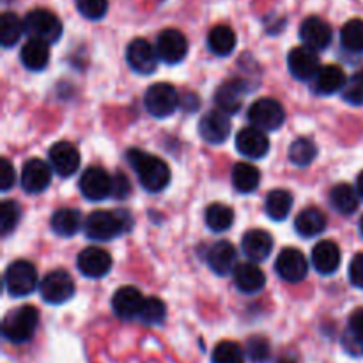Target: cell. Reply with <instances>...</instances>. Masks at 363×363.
Wrapping results in <instances>:
<instances>
[{
	"instance_id": "44dd1931",
	"label": "cell",
	"mask_w": 363,
	"mask_h": 363,
	"mask_svg": "<svg viewBox=\"0 0 363 363\" xmlns=\"http://www.w3.org/2000/svg\"><path fill=\"white\" fill-rule=\"evenodd\" d=\"M236 149L248 158H264L269 151V140L264 131L248 126L236 135Z\"/></svg>"
},
{
	"instance_id": "f6af8a7d",
	"label": "cell",
	"mask_w": 363,
	"mask_h": 363,
	"mask_svg": "<svg viewBox=\"0 0 363 363\" xmlns=\"http://www.w3.org/2000/svg\"><path fill=\"white\" fill-rule=\"evenodd\" d=\"M14 181H16V174H14L13 165L7 158H2L0 160V190H11L14 186Z\"/></svg>"
},
{
	"instance_id": "5b68a950",
	"label": "cell",
	"mask_w": 363,
	"mask_h": 363,
	"mask_svg": "<svg viewBox=\"0 0 363 363\" xmlns=\"http://www.w3.org/2000/svg\"><path fill=\"white\" fill-rule=\"evenodd\" d=\"M4 280H6V289L11 296L23 298L34 293L38 286V272L32 262L14 261L7 266Z\"/></svg>"
},
{
	"instance_id": "c3c4849f",
	"label": "cell",
	"mask_w": 363,
	"mask_h": 363,
	"mask_svg": "<svg viewBox=\"0 0 363 363\" xmlns=\"http://www.w3.org/2000/svg\"><path fill=\"white\" fill-rule=\"evenodd\" d=\"M357 191H358V195L363 199V170L358 174V177H357Z\"/></svg>"
},
{
	"instance_id": "4dcf8cb0",
	"label": "cell",
	"mask_w": 363,
	"mask_h": 363,
	"mask_svg": "<svg viewBox=\"0 0 363 363\" xmlns=\"http://www.w3.org/2000/svg\"><path fill=\"white\" fill-rule=\"evenodd\" d=\"M84 220L78 209H59L52 216V230L60 238H71L80 230Z\"/></svg>"
},
{
	"instance_id": "e575fe53",
	"label": "cell",
	"mask_w": 363,
	"mask_h": 363,
	"mask_svg": "<svg viewBox=\"0 0 363 363\" xmlns=\"http://www.w3.org/2000/svg\"><path fill=\"white\" fill-rule=\"evenodd\" d=\"M23 32L25 23L16 13L7 11L2 14V18H0V43H2L4 48H11V46L16 45Z\"/></svg>"
},
{
	"instance_id": "ac0fdd59",
	"label": "cell",
	"mask_w": 363,
	"mask_h": 363,
	"mask_svg": "<svg viewBox=\"0 0 363 363\" xmlns=\"http://www.w3.org/2000/svg\"><path fill=\"white\" fill-rule=\"evenodd\" d=\"M50 165L60 177H71L80 169V152L69 142H57L50 149Z\"/></svg>"
},
{
	"instance_id": "30bf717a",
	"label": "cell",
	"mask_w": 363,
	"mask_h": 363,
	"mask_svg": "<svg viewBox=\"0 0 363 363\" xmlns=\"http://www.w3.org/2000/svg\"><path fill=\"white\" fill-rule=\"evenodd\" d=\"M78 186H80L82 195L89 199V201H105L106 197L112 195L113 177H110V174L105 169H101V167H89L82 174Z\"/></svg>"
},
{
	"instance_id": "7a4b0ae2",
	"label": "cell",
	"mask_w": 363,
	"mask_h": 363,
	"mask_svg": "<svg viewBox=\"0 0 363 363\" xmlns=\"http://www.w3.org/2000/svg\"><path fill=\"white\" fill-rule=\"evenodd\" d=\"M131 227L126 211H94L85 218L84 233L92 241H110L119 238Z\"/></svg>"
},
{
	"instance_id": "8d00e7d4",
	"label": "cell",
	"mask_w": 363,
	"mask_h": 363,
	"mask_svg": "<svg viewBox=\"0 0 363 363\" xmlns=\"http://www.w3.org/2000/svg\"><path fill=\"white\" fill-rule=\"evenodd\" d=\"M318 155V145L311 138H296L289 147V160L294 167H305L311 165Z\"/></svg>"
},
{
	"instance_id": "83f0119b",
	"label": "cell",
	"mask_w": 363,
	"mask_h": 363,
	"mask_svg": "<svg viewBox=\"0 0 363 363\" xmlns=\"http://www.w3.org/2000/svg\"><path fill=\"white\" fill-rule=\"evenodd\" d=\"M294 229L301 238H315L326 229V216L319 208H305L294 220Z\"/></svg>"
},
{
	"instance_id": "d6a6232c",
	"label": "cell",
	"mask_w": 363,
	"mask_h": 363,
	"mask_svg": "<svg viewBox=\"0 0 363 363\" xmlns=\"http://www.w3.org/2000/svg\"><path fill=\"white\" fill-rule=\"evenodd\" d=\"M261 183V172L250 163H236L233 169V184L240 194H254Z\"/></svg>"
},
{
	"instance_id": "e0dca14e",
	"label": "cell",
	"mask_w": 363,
	"mask_h": 363,
	"mask_svg": "<svg viewBox=\"0 0 363 363\" xmlns=\"http://www.w3.org/2000/svg\"><path fill=\"white\" fill-rule=\"evenodd\" d=\"M199 133H201L202 140H206L208 144L225 142L230 135V121L227 113L220 112V110H211V112L204 113L199 123Z\"/></svg>"
},
{
	"instance_id": "6da1fadb",
	"label": "cell",
	"mask_w": 363,
	"mask_h": 363,
	"mask_svg": "<svg viewBox=\"0 0 363 363\" xmlns=\"http://www.w3.org/2000/svg\"><path fill=\"white\" fill-rule=\"evenodd\" d=\"M126 158L130 165L133 167L138 181H140L145 190L151 191V194H158V191H163L169 186L170 169L162 158L149 155V152L137 147L130 149L126 152Z\"/></svg>"
},
{
	"instance_id": "4316f807",
	"label": "cell",
	"mask_w": 363,
	"mask_h": 363,
	"mask_svg": "<svg viewBox=\"0 0 363 363\" xmlns=\"http://www.w3.org/2000/svg\"><path fill=\"white\" fill-rule=\"evenodd\" d=\"M21 64L30 71H43L48 66L50 46L39 39H28L20 52Z\"/></svg>"
},
{
	"instance_id": "f907efd6",
	"label": "cell",
	"mask_w": 363,
	"mask_h": 363,
	"mask_svg": "<svg viewBox=\"0 0 363 363\" xmlns=\"http://www.w3.org/2000/svg\"><path fill=\"white\" fill-rule=\"evenodd\" d=\"M360 233H362V236H363V216H362V220H360Z\"/></svg>"
},
{
	"instance_id": "ba28073f",
	"label": "cell",
	"mask_w": 363,
	"mask_h": 363,
	"mask_svg": "<svg viewBox=\"0 0 363 363\" xmlns=\"http://www.w3.org/2000/svg\"><path fill=\"white\" fill-rule=\"evenodd\" d=\"M248 121L252 126L262 131H275L286 121V110L282 103L273 98H261L248 108Z\"/></svg>"
},
{
	"instance_id": "d4e9b609",
	"label": "cell",
	"mask_w": 363,
	"mask_h": 363,
	"mask_svg": "<svg viewBox=\"0 0 363 363\" xmlns=\"http://www.w3.org/2000/svg\"><path fill=\"white\" fill-rule=\"evenodd\" d=\"M346 82L347 78L344 74L342 67L335 66V64H328V66H323L319 73L315 74V78L312 80V87H314L315 94L332 96L335 92L342 91Z\"/></svg>"
},
{
	"instance_id": "f35d334b",
	"label": "cell",
	"mask_w": 363,
	"mask_h": 363,
	"mask_svg": "<svg viewBox=\"0 0 363 363\" xmlns=\"http://www.w3.org/2000/svg\"><path fill=\"white\" fill-rule=\"evenodd\" d=\"M167 307L160 298H145L142 311L138 314V321L144 323L145 326H158L165 321Z\"/></svg>"
},
{
	"instance_id": "9c48e42d",
	"label": "cell",
	"mask_w": 363,
	"mask_h": 363,
	"mask_svg": "<svg viewBox=\"0 0 363 363\" xmlns=\"http://www.w3.org/2000/svg\"><path fill=\"white\" fill-rule=\"evenodd\" d=\"M277 275L289 284H300L308 275V261L298 248H284L275 262Z\"/></svg>"
},
{
	"instance_id": "5bb4252c",
	"label": "cell",
	"mask_w": 363,
	"mask_h": 363,
	"mask_svg": "<svg viewBox=\"0 0 363 363\" xmlns=\"http://www.w3.org/2000/svg\"><path fill=\"white\" fill-rule=\"evenodd\" d=\"M78 269L87 279H101L112 269V257L106 250L98 247H87L78 254Z\"/></svg>"
},
{
	"instance_id": "277c9868",
	"label": "cell",
	"mask_w": 363,
	"mask_h": 363,
	"mask_svg": "<svg viewBox=\"0 0 363 363\" xmlns=\"http://www.w3.org/2000/svg\"><path fill=\"white\" fill-rule=\"evenodd\" d=\"M25 32L30 39H39L45 43H57L62 35V21L48 9H34L27 13L23 20Z\"/></svg>"
},
{
	"instance_id": "d6986e66",
	"label": "cell",
	"mask_w": 363,
	"mask_h": 363,
	"mask_svg": "<svg viewBox=\"0 0 363 363\" xmlns=\"http://www.w3.org/2000/svg\"><path fill=\"white\" fill-rule=\"evenodd\" d=\"M245 94H247V87L241 80H227L216 89L215 92V103L218 106L220 112L223 113H238L243 106Z\"/></svg>"
},
{
	"instance_id": "8fae6325",
	"label": "cell",
	"mask_w": 363,
	"mask_h": 363,
	"mask_svg": "<svg viewBox=\"0 0 363 363\" xmlns=\"http://www.w3.org/2000/svg\"><path fill=\"white\" fill-rule=\"evenodd\" d=\"M287 66H289L291 74L300 82H312L321 69L318 52L308 46H298L291 50L287 55Z\"/></svg>"
},
{
	"instance_id": "74e56055",
	"label": "cell",
	"mask_w": 363,
	"mask_h": 363,
	"mask_svg": "<svg viewBox=\"0 0 363 363\" xmlns=\"http://www.w3.org/2000/svg\"><path fill=\"white\" fill-rule=\"evenodd\" d=\"M342 46L351 53H363V20H350L340 30Z\"/></svg>"
},
{
	"instance_id": "7dc6e473",
	"label": "cell",
	"mask_w": 363,
	"mask_h": 363,
	"mask_svg": "<svg viewBox=\"0 0 363 363\" xmlns=\"http://www.w3.org/2000/svg\"><path fill=\"white\" fill-rule=\"evenodd\" d=\"M131 186L130 179H128L124 174H116L113 176V186H112V195L116 199H126L130 195Z\"/></svg>"
},
{
	"instance_id": "bcb514c9",
	"label": "cell",
	"mask_w": 363,
	"mask_h": 363,
	"mask_svg": "<svg viewBox=\"0 0 363 363\" xmlns=\"http://www.w3.org/2000/svg\"><path fill=\"white\" fill-rule=\"evenodd\" d=\"M350 280L354 287L363 289V252L357 254L350 264Z\"/></svg>"
},
{
	"instance_id": "603a6c76",
	"label": "cell",
	"mask_w": 363,
	"mask_h": 363,
	"mask_svg": "<svg viewBox=\"0 0 363 363\" xmlns=\"http://www.w3.org/2000/svg\"><path fill=\"white\" fill-rule=\"evenodd\" d=\"M312 266L315 272L321 275H332L339 269L340 261H342V254H340L339 245L333 241L325 240L319 241L314 248H312Z\"/></svg>"
},
{
	"instance_id": "8992f818",
	"label": "cell",
	"mask_w": 363,
	"mask_h": 363,
	"mask_svg": "<svg viewBox=\"0 0 363 363\" xmlns=\"http://www.w3.org/2000/svg\"><path fill=\"white\" fill-rule=\"evenodd\" d=\"M144 105L152 117L165 119V117L172 116L179 106V94L170 84L160 82L147 89L144 96Z\"/></svg>"
},
{
	"instance_id": "cb8c5ba5",
	"label": "cell",
	"mask_w": 363,
	"mask_h": 363,
	"mask_svg": "<svg viewBox=\"0 0 363 363\" xmlns=\"http://www.w3.org/2000/svg\"><path fill=\"white\" fill-rule=\"evenodd\" d=\"M241 250L247 255L250 261L259 262L268 259V255L273 250V238L266 230L252 229L245 233L243 240H241Z\"/></svg>"
},
{
	"instance_id": "2e32d148",
	"label": "cell",
	"mask_w": 363,
	"mask_h": 363,
	"mask_svg": "<svg viewBox=\"0 0 363 363\" xmlns=\"http://www.w3.org/2000/svg\"><path fill=\"white\" fill-rule=\"evenodd\" d=\"M300 38L305 43V46L312 48L314 52H321L330 46L333 32L325 20H321L319 16H311L301 23Z\"/></svg>"
},
{
	"instance_id": "4fadbf2b",
	"label": "cell",
	"mask_w": 363,
	"mask_h": 363,
	"mask_svg": "<svg viewBox=\"0 0 363 363\" xmlns=\"http://www.w3.org/2000/svg\"><path fill=\"white\" fill-rule=\"evenodd\" d=\"M126 60L131 69L138 74H151L158 67V52L155 46L145 39L138 38L128 45Z\"/></svg>"
},
{
	"instance_id": "ee69618b",
	"label": "cell",
	"mask_w": 363,
	"mask_h": 363,
	"mask_svg": "<svg viewBox=\"0 0 363 363\" xmlns=\"http://www.w3.org/2000/svg\"><path fill=\"white\" fill-rule=\"evenodd\" d=\"M344 101L354 106H363V73H357L346 82L342 89Z\"/></svg>"
},
{
	"instance_id": "ab89813d",
	"label": "cell",
	"mask_w": 363,
	"mask_h": 363,
	"mask_svg": "<svg viewBox=\"0 0 363 363\" xmlns=\"http://www.w3.org/2000/svg\"><path fill=\"white\" fill-rule=\"evenodd\" d=\"M21 218V208L14 201H4L0 204V234L4 238L9 236L16 229L18 222Z\"/></svg>"
},
{
	"instance_id": "681fc988",
	"label": "cell",
	"mask_w": 363,
	"mask_h": 363,
	"mask_svg": "<svg viewBox=\"0 0 363 363\" xmlns=\"http://www.w3.org/2000/svg\"><path fill=\"white\" fill-rule=\"evenodd\" d=\"M277 363H296V360H294V358H289V357H282Z\"/></svg>"
},
{
	"instance_id": "ffe728a7",
	"label": "cell",
	"mask_w": 363,
	"mask_h": 363,
	"mask_svg": "<svg viewBox=\"0 0 363 363\" xmlns=\"http://www.w3.org/2000/svg\"><path fill=\"white\" fill-rule=\"evenodd\" d=\"M145 298L140 291L133 286H124L116 291L112 298V308L117 318L121 319H135L138 318L144 305Z\"/></svg>"
},
{
	"instance_id": "836d02e7",
	"label": "cell",
	"mask_w": 363,
	"mask_h": 363,
	"mask_svg": "<svg viewBox=\"0 0 363 363\" xmlns=\"http://www.w3.org/2000/svg\"><path fill=\"white\" fill-rule=\"evenodd\" d=\"M293 195L287 190H272L266 197V213L275 222H282L293 209Z\"/></svg>"
},
{
	"instance_id": "f546056e",
	"label": "cell",
	"mask_w": 363,
	"mask_h": 363,
	"mask_svg": "<svg viewBox=\"0 0 363 363\" xmlns=\"http://www.w3.org/2000/svg\"><path fill=\"white\" fill-rule=\"evenodd\" d=\"M344 350L353 357H363V307L350 315L347 332L342 339Z\"/></svg>"
},
{
	"instance_id": "484cf974",
	"label": "cell",
	"mask_w": 363,
	"mask_h": 363,
	"mask_svg": "<svg viewBox=\"0 0 363 363\" xmlns=\"http://www.w3.org/2000/svg\"><path fill=\"white\" fill-rule=\"evenodd\" d=\"M234 284L245 294H255L266 286V275L255 262H243L234 269Z\"/></svg>"
},
{
	"instance_id": "9a60e30c",
	"label": "cell",
	"mask_w": 363,
	"mask_h": 363,
	"mask_svg": "<svg viewBox=\"0 0 363 363\" xmlns=\"http://www.w3.org/2000/svg\"><path fill=\"white\" fill-rule=\"evenodd\" d=\"M52 170L43 160H28L21 170V186L27 194H43L52 183Z\"/></svg>"
},
{
	"instance_id": "3957f363",
	"label": "cell",
	"mask_w": 363,
	"mask_h": 363,
	"mask_svg": "<svg viewBox=\"0 0 363 363\" xmlns=\"http://www.w3.org/2000/svg\"><path fill=\"white\" fill-rule=\"evenodd\" d=\"M39 325V312L38 308L32 305H23L4 318L2 323V333L9 342L23 344L34 337L35 330Z\"/></svg>"
},
{
	"instance_id": "b9f144b4",
	"label": "cell",
	"mask_w": 363,
	"mask_h": 363,
	"mask_svg": "<svg viewBox=\"0 0 363 363\" xmlns=\"http://www.w3.org/2000/svg\"><path fill=\"white\" fill-rule=\"evenodd\" d=\"M247 357L254 363H268L272 358V344L261 335L250 337L247 342Z\"/></svg>"
},
{
	"instance_id": "d590c367",
	"label": "cell",
	"mask_w": 363,
	"mask_h": 363,
	"mask_svg": "<svg viewBox=\"0 0 363 363\" xmlns=\"http://www.w3.org/2000/svg\"><path fill=\"white\" fill-rule=\"evenodd\" d=\"M206 223L213 233H225L234 223L233 208L225 204H211L206 209Z\"/></svg>"
},
{
	"instance_id": "7bdbcfd3",
	"label": "cell",
	"mask_w": 363,
	"mask_h": 363,
	"mask_svg": "<svg viewBox=\"0 0 363 363\" xmlns=\"http://www.w3.org/2000/svg\"><path fill=\"white\" fill-rule=\"evenodd\" d=\"M74 6L87 20H101L108 11V0H74Z\"/></svg>"
},
{
	"instance_id": "52a82bcc",
	"label": "cell",
	"mask_w": 363,
	"mask_h": 363,
	"mask_svg": "<svg viewBox=\"0 0 363 363\" xmlns=\"http://www.w3.org/2000/svg\"><path fill=\"white\" fill-rule=\"evenodd\" d=\"M41 298L50 305H62L74 296V280L64 269H55L43 277L39 282Z\"/></svg>"
},
{
	"instance_id": "f1b7e54d",
	"label": "cell",
	"mask_w": 363,
	"mask_h": 363,
	"mask_svg": "<svg viewBox=\"0 0 363 363\" xmlns=\"http://www.w3.org/2000/svg\"><path fill=\"white\" fill-rule=\"evenodd\" d=\"M330 204L340 215H353L360 206V195L351 184H335L330 190Z\"/></svg>"
},
{
	"instance_id": "60d3db41",
	"label": "cell",
	"mask_w": 363,
	"mask_h": 363,
	"mask_svg": "<svg viewBox=\"0 0 363 363\" xmlns=\"http://www.w3.org/2000/svg\"><path fill=\"white\" fill-rule=\"evenodd\" d=\"M213 363H243L245 362V353L241 350V346H238L236 342H230V340H223V342L216 344V347L213 350Z\"/></svg>"
},
{
	"instance_id": "7402d4cb",
	"label": "cell",
	"mask_w": 363,
	"mask_h": 363,
	"mask_svg": "<svg viewBox=\"0 0 363 363\" xmlns=\"http://www.w3.org/2000/svg\"><path fill=\"white\" fill-rule=\"evenodd\" d=\"M208 264L216 275L227 277L229 273H234L238 268V254L236 248L229 241H218L208 250Z\"/></svg>"
},
{
	"instance_id": "7c38bea8",
	"label": "cell",
	"mask_w": 363,
	"mask_h": 363,
	"mask_svg": "<svg viewBox=\"0 0 363 363\" xmlns=\"http://www.w3.org/2000/svg\"><path fill=\"white\" fill-rule=\"evenodd\" d=\"M156 52L165 64H179L188 53V39L177 28H165L156 39Z\"/></svg>"
},
{
	"instance_id": "1f68e13d",
	"label": "cell",
	"mask_w": 363,
	"mask_h": 363,
	"mask_svg": "<svg viewBox=\"0 0 363 363\" xmlns=\"http://www.w3.org/2000/svg\"><path fill=\"white\" fill-rule=\"evenodd\" d=\"M208 46L215 55L225 57L230 55L236 48V34L227 25H216L211 28L208 35Z\"/></svg>"
}]
</instances>
